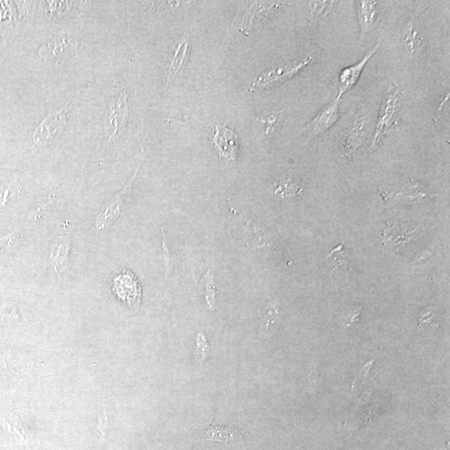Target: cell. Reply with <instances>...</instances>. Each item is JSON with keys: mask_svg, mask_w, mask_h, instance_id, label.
<instances>
[{"mask_svg": "<svg viewBox=\"0 0 450 450\" xmlns=\"http://www.w3.org/2000/svg\"><path fill=\"white\" fill-rule=\"evenodd\" d=\"M378 48L379 45H376L359 62L342 70L340 73V76H338V92L336 100H340L342 96L357 84L364 68H366L370 59L374 57Z\"/></svg>", "mask_w": 450, "mask_h": 450, "instance_id": "obj_7", "label": "cell"}, {"mask_svg": "<svg viewBox=\"0 0 450 450\" xmlns=\"http://www.w3.org/2000/svg\"><path fill=\"white\" fill-rule=\"evenodd\" d=\"M71 238L66 232L58 234L51 243L49 251L50 268L59 276H63L68 271L70 264Z\"/></svg>", "mask_w": 450, "mask_h": 450, "instance_id": "obj_4", "label": "cell"}, {"mask_svg": "<svg viewBox=\"0 0 450 450\" xmlns=\"http://www.w3.org/2000/svg\"><path fill=\"white\" fill-rule=\"evenodd\" d=\"M336 2L310 1L308 2V20L311 23L327 22L336 10Z\"/></svg>", "mask_w": 450, "mask_h": 450, "instance_id": "obj_12", "label": "cell"}, {"mask_svg": "<svg viewBox=\"0 0 450 450\" xmlns=\"http://www.w3.org/2000/svg\"><path fill=\"white\" fill-rule=\"evenodd\" d=\"M15 194V188L12 186H8L0 190V209L6 207L8 201Z\"/></svg>", "mask_w": 450, "mask_h": 450, "instance_id": "obj_20", "label": "cell"}, {"mask_svg": "<svg viewBox=\"0 0 450 450\" xmlns=\"http://www.w3.org/2000/svg\"><path fill=\"white\" fill-rule=\"evenodd\" d=\"M357 13L361 37L370 34L378 27L382 15L383 3L357 1Z\"/></svg>", "mask_w": 450, "mask_h": 450, "instance_id": "obj_8", "label": "cell"}, {"mask_svg": "<svg viewBox=\"0 0 450 450\" xmlns=\"http://www.w3.org/2000/svg\"><path fill=\"white\" fill-rule=\"evenodd\" d=\"M370 130V120L366 115H361L354 120L345 135V144L349 152L357 149Z\"/></svg>", "mask_w": 450, "mask_h": 450, "instance_id": "obj_11", "label": "cell"}, {"mask_svg": "<svg viewBox=\"0 0 450 450\" xmlns=\"http://www.w3.org/2000/svg\"><path fill=\"white\" fill-rule=\"evenodd\" d=\"M209 353V346L207 338H205L202 333H200L198 336V340H197L195 352L196 362L198 363H203L208 357Z\"/></svg>", "mask_w": 450, "mask_h": 450, "instance_id": "obj_17", "label": "cell"}, {"mask_svg": "<svg viewBox=\"0 0 450 450\" xmlns=\"http://www.w3.org/2000/svg\"><path fill=\"white\" fill-rule=\"evenodd\" d=\"M19 240L20 235L16 232L6 235V237L0 239V254L11 250L13 247L18 244Z\"/></svg>", "mask_w": 450, "mask_h": 450, "instance_id": "obj_18", "label": "cell"}, {"mask_svg": "<svg viewBox=\"0 0 450 450\" xmlns=\"http://www.w3.org/2000/svg\"><path fill=\"white\" fill-rule=\"evenodd\" d=\"M58 202V197L55 195H51L47 198L40 201L33 207L28 214L27 225L29 226H37L40 223L44 220V218L54 208V205Z\"/></svg>", "mask_w": 450, "mask_h": 450, "instance_id": "obj_13", "label": "cell"}, {"mask_svg": "<svg viewBox=\"0 0 450 450\" xmlns=\"http://www.w3.org/2000/svg\"><path fill=\"white\" fill-rule=\"evenodd\" d=\"M313 59L308 57L303 61L294 62L291 64H286L285 66H280L264 71L253 83V89L267 87L268 85L284 82V81L292 78L293 76L299 74L300 71L306 68L312 63Z\"/></svg>", "mask_w": 450, "mask_h": 450, "instance_id": "obj_3", "label": "cell"}, {"mask_svg": "<svg viewBox=\"0 0 450 450\" xmlns=\"http://www.w3.org/2000/svg\"><path fill=\"white\" fill-rule=\"evenodd\" d=\"M340 118V100L336 98L316 114V117L304 128V131L307 133L310 138L322 135L330 128H332Z\"/></svg>", "mask_w": 450, "mask_h": 450, "instance_id": "obj_5", "label": "cell"}, {"mask_svg": "<svg viewBox=\"0 0 450 450\" xmlns=\"http://www.w3.org/2000/svg\"><path fill=\"white\" fill-rule=\"evenodd\" d=\"M374 361H371L370 363L366 364L361 370L359 371V374L355 375V378L353 382V390H357L361 385L366 382V379L368 375V371L370 370L371 364Z\"/></svg>", "mask_w": 450, "mask_h": 450, "instance_id": "obj_19", "label": "cell"}, {"mask_svg": "<svg viewBox=\"0 0 450 450\" xmlns=\"http://www.w3.org/2000/svg\"><path fill=\"white\" fill-rule=\"evenodd\" d=\"M113 290L119 299L130 306L138 307L141 299V286L138 278L130 272L115 277Z\"/></svg>", "mask_w": 450, "mask_h": 450, "instance_id": "obj_6", "label": "cell"}, {"mask_svg": "<svg viewBox=\"0 0 450 450\" xmlns=\"http://www.w3.org/2000/svg\"><path fill=\"white\" fill-rule=\"evenodd\" d=\"M403 105V93L396 84L390 85L381 104L371 149L380 147L396 128Z\"/></svg>", "mask_w": 450, "mask_h": 450, "instance_id": "obj_1", "label": "cell"}, {"mask_svg": "<svg viewBox=\"0 0 450 450\" xmlns=\"http://www.w3.org/2000/svg\"><path fill=\"white\" fill-rule=\"evenodd\" d=\"M403 45L410 60L421 59L426 53V42L422 33L413 23L405 24L402 33Z\"/></svg>", "mask_w": 450, "mask_h": 450, "instance_id": "obj_10", "label": "cell"}, {"mask_svg": "<svg viewBox=\"0 0 450 450\" xmlns=\"http://www.w3.org/2000/svg\"><path fill=\"white\" fill-rule=\"evenodd\" d=\"M214 135L212 142L216 145L220 156L227 160H234L237 156L238 136L233 128L228 126L216 123L214 126Z\"/></svg>", "mask_w": 450, "mask_h": 450, "instance_id": "obj_9", "label": "cell"}, {"mask_svg": "<svg viewBox=\"0 0 450 450\" xmlns=\"http://www.w3.org/2000/svg\"><path fill=\"white\" fill-rule=\"evenodd\" d=\"M140 166V164L134 177H132L130 181L128 183L123 190L117 196H115L113 200H111L110 202L107 203L103 207L101 211L98 213L96 220H94V227H96V230L98 234L105 232L118 220L120 214H121L124 208V201H126L128 191L130 190L132 183L134 182Z\"/></svg>", "mask_w": 450, "mask_h": 450, "instance_id": "obj_2", "label": "cell"}, {"mask_svg": "<svg viewBox=\"0 0 450 450\" xmlns=\"http://www.w3.org/2000/svg\"><path fill=\"white\" fill-rule=\"evenodd\" d=\"M190 40H188V38H183V40L180 42V44L179 45L177 50H175V52L173 54V57L170 62L168 83L173 81L175 75H177L180 68L186 64L190 54Z\"/></svg>", "mask_w": 450, "mask_h": 450, "instance_id": "obj_14", "label": "cell"}, {"mask_svg": "<svg viewBox=\"0 0 450 450\" xmlns=\"http://www.w3.org/2000/svg\"><path fill=\"white\" fill-rule=\"evenodd\" d=\"M283 114H284L283 110L270 111L257 119V121H259L262 126L265 135H269V133L278 130L280 126Z\"/></svg>", "mask_w": 450, "mask_h": 450, "instance_id": "obj_15", "label": "cell"}, {"mask_svg": "<svg viewBox=\"0 0 450 450\" xmlns=\"http://www.w3.org/2000/svg\"><path fill=\"white\" fill-rule=\"evenodd\" d=\"M232 428L212 426L204 433V438L210 440L228 443L234 439Z\"/></svg>", "mask_w": 450, "mask_h": 450, "instance_id": "obj_16", "label": "cell"}]
</instances>
